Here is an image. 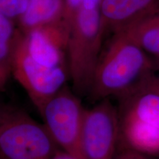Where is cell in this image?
<instances>
[{
	"mask_svg": "<svg viewBox=\"0 0 159 159\" xmlns=\"http://www.w3.org/2000/svg\"><path fill=\"white\" fill-rule=\"evenodd\" d=\"M20 33L26 50L35 61L52 68L69 69L67 49L69 33L63 21Z\"/></svg>",
	"mask_w": 159,
	"mask_h": 159,
	"instance_id": "8",
	"label": "cell"
},
{
	"mask_svg": "<svg viewBox=\"0 0 159 159\" xmlns=\"http://www.w3.org/2000/svg\"><path fill=\"white\" fill-rule=\"evenodd\" d=\"M11 75L23 87L39 111L70 80L67 67L52 68L35 61L26 50L19 29Z\"/></svg>",
	"mask_w": 159,
	"mask_h": 159,
	"instance_id": "6",
	"label": "cell"
},
{
	"mask_svg": "<svg viewBox=\"0 0 159 159\" xmlns=\"http://www.w3.org/2000/svg\"><path fill=\"white\" fill-rule=\"evenodd\" d=\"M102 0H86L69 26L67 61L73 91L88 94L105 34Z\"/></svg>",
	"mask_w": 159,
	"mask_h": 159,
	"instance_id": "3",
	"label": "cell"
},
{
	"mask_svg": "<svg viewBox=\"0 0 159 159\" xmlns=\"http://www.w3.org/2000/svg\"><path fill=\"white\" fill-rule=\"evenodd\" d=\"M13 110V108H9V107L0 105V129L2 127L5 121L8 118Z\"/></svg>",
	"mask_w": 159,
	"mask_h": 159,
	"instance_id": "16",
	"label": "cell"
},
{
	"mask_svg": "<svg viewBox=\"0 0 159 159\" xmlns=\"http://www.w3.org/2000/svg\"><path fill=\"white\" fill-rule=\"evenodd\" d=\"M59 150L45 125L13 109L0 129V159H49Z\"/></svg>",
	"mask_w": 159,
	"mask_h": 159,
	"instance_id": "4",
	"label": "cell"
},
{
	"mask_svg": "<svg viewBox=\"0 0 159 159\" xmlns=\"http://www.w3.org/2000/svg\"><path fill=\"white\" fill-rule=\"evenodd\" d=\"M49 159H77L76 158H75L74 156H71L67 153V152H64V151L59 150L57 151Z\"/></svg>",
	"mask_w": 159,
	"mask_h": 159,
	"instance_id": "17",
	"label": "cell"
},
{
	"mask_svg": "<svg viewBox=\"0 0 159 159\" xmlns=\"http://www.w3.org/2000/svg\"><path fill=\"white\" fill-rule=\"evenodd\" d=\"M144 82L117 97V149L159 158V94Z\"/></svg>",
	"mask_w": 159,
	"mask_h": 159,
	"instance_id": "2",
	"label": "cell"
},
{
	"mask_svg": "<svg viewBox=\"0 0 159 159\" xmlns=\"http://www.w3.org/2000/svg\"><path fill=\"white\" fill-rule=\"evenodd\" d=\"M149 85L159 94V68L148 80Z\"/></svg>",
	"mask_w": 159,
	"mask_h": 159,
	"instance_id": "15",
	"label": "cell"
},
{
	"mask_svg": "<svg viewBox=\"0 0 159 159\" xmlns=\"http://www.w3.org/2000/svg\"><path fill=\"white\" fill-rule=\"evenodd\" d=\"M159 10V0H102L105 33L112 34Z\"/></svg>",
	"mask_w": 159,
	"mask_h": 159,
	"instance_id": "9",
	"label": "cell"
},
{
	"mask_svg": "<svg viewBox=\"0 0 159 159\" xmlns=\"http://www.w3.org/2000/svg\"><path fill=\"white\" fill-rule=\"evenodd\" d=\"M6 83H7V80L0 78V91L3 90V89L5 88V86Z\"/></svg>",
	"mask_w": 159,
	"mask_h": 159,
	"instance_id": "18",
	"label": "cell"
},
{
	"mask_svg": "<svg viewBox=\"0 0 159 159\" xmlns=\"http://www.w3.org/2000/svg\"><path fill=\"white\" fill-rule=\"evenodd\" d=\"M29 0H0V13L15 22L23 15Z\"/></svg>",
	"mask_w": 159,
	"mask_h": 159,
	"instance_id": "13",
	"label": "cell"
},
{
	"mask_svg": "<svg viewBox=\"0 0 159 159\" xmlns=\"http://www.w3.org/2000/svg\"><path fill=\"white\" fill-rule=\"evenodd\" d=\"M118 32H122L139 45L159 68V10Z\"/></svg>",
	"mask_w": 159,
	"mask_h": 159,
	"instance_id": "11",
	"label": "cell"
},
{
	"mask_svg": "<svg viewBox=\"0 0 159 159\" xmlns=\"http://www.w3.org/2000/svg\"><path fill=\"white\" fill-rule=\"evenodd\" d=\"M114 159H159V158L128 149H117Z\"/></svg>",
	"mask_w": 159,
	"mask_h": 159,
	"instance_id": "14",
	"label": "cell"
},
{
	"mask_svg": "<svg viewBox=\"0 0 159 159\" xmlns=\"http://www.w3.org/2000/svg\"><path fill=\"white\" fill-rule=\"evenodd\" d=\"M119 140L117 108L110 99L85 108L82 150L85 159H114Z\"/></svg>",
	"mask_w": 159,
	"mask_h": 159,
	"instance_id": "7",
	"label": "cell"
},
{
	"mask_svg": "<svg viewBox=\"0 0 159 159\" xmlns=\"http://www.w3.org/2000/svg\"><path fill=\"white\" fill-rule=\"evenodd\" d=\"M65 0H29L23 15L17 21L21 33L35 27L61 22L64 16Z\"/></svg>",
	"mask_w": 159,
	"mask_h": 159,
	"instance_id": "10",
	"label": "cell"
},
{
	"mask_svg": "<svg viewBox=\"0 0 159 159\" xmlns=\"http://www.w3.org/2000/svg\"><path fill=\"white\" fill-rule=\"evenodd\" d=\"M84 110L80 97L66 85L39 111L60 150L77 159H85L82 150Z\"/></svg>",
	"mask_w": 159,
	"mask_h": 159,
	"instance_id": "5",
	"label": "cell"
},
{
	"mask_svg": "<svg viewBox=\"0 0 159 159\" xmlns=\"http://www.w3.org/2000/svg\"><path fill=\"white\" fill-rule=\"evenodd\" d=\"M158 69L156 61L122 32L113 34L99 57L88 94L93 102L122 96Z\"/></svg>",
	"mask_w": 159,
	"mask_h": 159,
	"instance_id": "1",
	"label": "cell"
},
{
	"mask_svg": "<svg viewBox=\"0 0 159 159\" xmlns=\"http://www.w3.org/2000/svg\"><path fill=\"white\" fill-rule=\"evenodd\" d=\"M17 35L15 21L0 13V78L7 81L12 74Z\"/></svg>",
	"mask_w": 159,
	"mask_h": 159,
	"instance_id": "12",
	"label": "cell"
}]
</instances>
